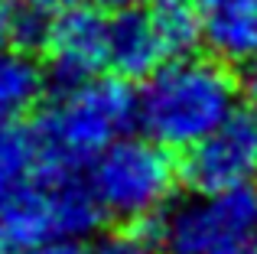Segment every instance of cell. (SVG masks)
I'll return each mask as SVG.
<instances>
[{
	"mask_svg": "<svg viewBox=\"0 0 257 254\" xmlns=\"http://www.w3.org/2000/svg\"><path fill=\"white\" fill-rule=\"evenodd\" d=\"M241 82L218 56H173L137 88V127L170 150H189L241 108Z\"/></svg>",
	"mask_w": 257,
	"mask_h": 254,
	"instance_id": "1",
	"label": "cell"
},
{
	"mask_svg": "<svg viewBox=\"0 0 257 254\" xmlns=\"http://www.w3.org/2000/svg\"><path fill=\"white\" fill-rule=\"evenodd\" d=\"M137 127V91L120 75H94L78 85L52 88L36 108L39 166L85 170L101 150Z\"/></svg>",
	"mask_w": 257,
	"mask_h": 254,
	"instance_id": "2",
	"label": "cell"
},
{
	"mask_svg": "<svg viewBox=\"0 0 257 254\" xmlns=\"http://www.w3.org/2000/svg\"><path fill=\"white\" fill-rule=\"evenodd\" d=\"M88 179L104 218L117 225H150L173 202L182 173L170 157V147L157 144L147 134H124L91 160Z\"/></svg>",
	"mask_w": 257,
	"mask_h": 254,
	"instance_id": "3",
	"label": "cell"
},
{
	"mask_svg": "<svg viewBox=\"0 0 257 254\" xmlns=\"http://www.w3.org/2000/svg\"><path fill=\"white\" fill-rule=\"evenodd\" d=\"M166 254H257V183L195 192L153 218Z\"/></svg>",
	"mask_w": 257,
	"mask_h": 254,
	"instance_id": "4",
	"label": "cell"
},
{
	"mask_svg": "<svg viewBox=\"0 0 257 254\" xmlns=\"http://www.w3.org/2000/svg\"><path fill=\"white\" fill-rule=\"evenodd\" d=\"M182 183L195 192H218L257 183V111L238 108L218 131L189 147L179 160Z\"/></svg>",
	"mask_w": 257,
	"mask_h": 254,
	"instance_id": "5",
	"label": "cell"
},
{
	"mask_svg": "<svg viewBox=\"0 0 257 254\" xmlns=\"http://www.w3.org/2000/svg\"><path fill=\"white\" fill-rule=\"evenodd\" d=\"M107 36L111 13L94 4H75L52 13L46 39V72L52 88L78 85L107 69Z\"/></svg>",
	"mask_w": 257,
	"mask_h": 254,
	"instance_id": "6",
	"label": "cell"
},
{
	"mask_svg": "<svg viewBox=\"0 0 257 254\" xmlns=\"http://www.w3.org/2000/svg\"><path fill=\"white\" fill-rule=\"evenodd\" d=\"M166 62V49L153 30L144 7L111 13V36H107V69L127 82H144L150 72Z\"/></svg>",
	"mask_w": 257,
	"mask_h": 254,
	"instance_id": "7",
	"label": "cell"
},
{
	"mask_svg": "<svg viewBox=\"0 0 257 254\" xmlns=\"http://www.w3.org/2000/svg\"><path fill=\"white\" fill-rule=\"evenodd\" d=\"M202 33L212 56L244 65L257 56V0H199Z\"/></svg>",
	"mask_w": 257,
	"mask_h": 254,
	"instance_id": "8",
	"label": "cell"
},
{
	"mask_svg": "<svg viewBox=\"0 0 257 254\" xmlns=\"http://www.w3.org/2000/svg\"><path fill=\"white\" fill-rule=\"evenodd\" d=\"M0 238L13 251H26L49 241V238H59L49 189H46L39 173L0 202Z\"/></svg>",
	"mask_w": 257,
	"mask_h": 254,
	"instance_id": "9",
	"label": "cell"
},
{
	"mask_svg": "<svg viewBox=\"0 0 257 254\" xmlns=\"http://www.w3.org/2000/svg\"><path fill=\"white\" fill-rule=\"evenodd\" d=\"M49 72L36 62V52L7 46L0 49V121L33 114L46 98Z\"/></svg>",
	"mask_w": 257,
	"mask_h": 254,
	"instance_id": "10",
	"label": "cell"
},
{
	"mask_svg": "<svg viewBox=\"0 0 257 254\" xmlns=\"http://www.w3.org/2000/svg\"><path fill=\"white\" fill-rule=\"evenodd\" d=\"M144 10L157 30L160 43H163L166 59L189 56L205 43L199 0H147Z\"/></svg>",
	"mask_w": 257,
	"mask_h": 254,
	"instance_id": "11",
	"label": "cell"
},
{
	"mask_svg": "<svg viewBox=\"0 0 257 254\" xmlns=\"http://www.w3.org/2000/svg\"><path fill=\"white\" fill-rule=\"evenodd\" d=\"M39 173V144L33 127L0 121V202Z\"/></svg>",
	"mask_w": 257,
	"mask_h": 254,
	"instance_id": "12",
	"label": "cell"
},
{
	"mask_svg": "<svg viewBox=\"0 0 257 254\" xmlns=\"http://www.w3.org/2000/svg\"><path fill=\"white\" fill-rule=\"evenodd\" d=\"M91 254H166L150 225H117V231L98 238Z\"/></svg>",
	"mask_w": 257,
	"mask_h": 254,
	"instance_id": "13",
	"label": "cell"
},
{
	"mask_svg": "<svg viewBox=\"0 0 257 254\" xmlns=\"http://www.w3.org/2000/svg\"><path fill=\"white\" fill-rule=\"evenodd\" d=\"M23 0H0V49L13 46V33H17V17Z\"/></svg>",
	"mask_w": 257,
	"mask_h": 254,
	"instance_id": "14",
	"label": "cell"
},
{
	"mask_svg": "<svg viewBox=\"0 0 257 254\" xmlns=\"http://www.w3.org/2000/svg\"><path fill=\"white\" fill-rule=\"evenodd\" d=\"M20 254H91L78 238H49V241L36 244V248H26Z\"/></svg>",
	"mask_w": 257,
	"mask_h": 254,
	"instance_id": "15",
	"label": "cell"
},
{
	"mask_svg": "<svg viewBox=\"0 0 257 254\" xmlns=\"http://www.w3.org/2000/svg\"><path fill=\"white\" fill-rule=\"evenodd\" d=\"M241 91H244V101L257 111V56L251 62H244V78H241Z\"/></svg>",
	"mask_w": 257,
	"mask_h": 254,
	"instance_id": "16",
	"label": "cell"
},
{
	"mask_svg": "<svg viewBox=\"0 0 257 254\" xmlns=\"http://www.w3.org/2000/svg\"><path fill=\"white\" fill-rule=\"evenodd\" d=\"M88 4L101 7V10H107V13H117V10H131V7H144L147 0H88Z\"/></svg>",
	"mask_w": 257,
	"mask_h": 254,
	"instance_id": "17",
	"label": "cell"
},
{
	"mask_svg": "<svg viewBox=\"0 0 257 254\" xmlns=\"http://www.w3.org/2000/svg\"><path fill=\"white\" fill-rule=\"evenodd\" d=\"M26 4L39 7V10H46V13H59V10H65V7H75V4H88V0H26Z\"/></svg>",
	"mask_w": 257,
	"mask_h": 254,
	"instance_id": "18",
	"label": "cell"
},
{
	"mask_svg": "<svg viewBox=\"0 0 257 254\" xmlns=\"http://www.w3.org/2000/svg\"><path fill=\"white\" fill-rule=\"evenodd\" d=\"M0 254H13V248H10V244L4 241V238H0Z\"/></svg>",
	"mask_w": 257,
	"mask_h": 254,
	"instance_id": "19",
	"label": "cell"
}]
</instances>
